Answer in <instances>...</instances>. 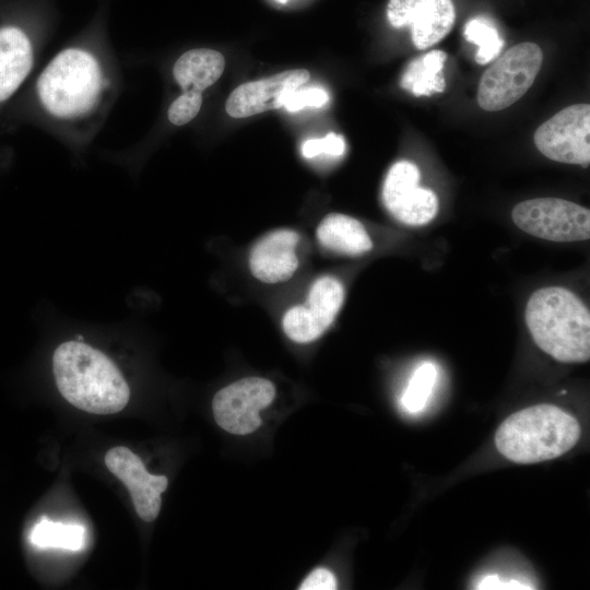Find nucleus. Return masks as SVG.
<instances>
[{
	"instance_id": "39448f33",
	"label": "nucleus",
	"mask_w": 590,
	"mask_h": 590,
	"mask_svg": "<svg viewBox=\"0 0 590 590\" xmlns=\"http://www.w3.org/2000/svg\"><path fill=\"white\" fill-rule=\"evenodd\" d=\"M542 61V49L535 43H520L509 48L481 76L479 106L486 111L511 106L532 86Z\"/></svg>"
},
{
	"instance_id": "f8f14e48",
	"label": "nucleus",
	"mask_w": 590,
	"mask_h": 590,
	"mask_svg": "<svg viewBox=\"0 0 590 590\" xmlns=\"http://www.w3.org/2000/svg\"><path fill=\"white\" fill-rule=\"evenodd\" d=\"M105 464L127 486L138 516L145 522L155 520L161 509V494L168 484L167 477L150 474L139 456L122 446L108 450Z\"/></svg>"
},
{
	"instance_id": "f3484780",
	"label": "nucleus",
	"mask_w": 590,
	"mask_h": 590,
	"mask_svg": "<svg viewBox=\"0 0 590 590\" xmlns=\"http://www.w3.org/2000/svg\"><path fill=\"white\" fill-rule=\"evenodd\" d=\"M225 68L224 56L214 49L196 48L182 54L173 67V76L186 91L201 92L214 84Z\"/></svg>"
},
{
	"instance_id": "bb28decb",
	"label": "nucleus",
	"mask_w": 590,
	"mask_h": 590,
	"mask_svg": "<svg viewBox=\"0 0 590 590\" xmlns=\"http://www.w3.org/2000/svg\"><path fill=\"white\" fill-rule=\"evenodd\" d=\"M278 1H280L281 3H285L287 0H278Z\"/></svg>"
},
{
	"instance_id": "20e7f679",
	"label": "nucleus",
	"mask_w": 590,
	"mask_h": 590,
	"mask_svg": "<svg viewBox=\"0 0 590 590\" xmlns=\"http://www.w3.org/2000/svg\"><path fill=\"white\" fill-rule=\"evenodd\" d=\"M103 87L97 59L87 50L60 51L43 70L36 93L40 105L51 116L73 119L91 111Z\"/></svg>"
},
{
	"instance_id": "1a4fd4ad",
	"label": "nucleus",
	"mask_w": 590,
	"mask_h": 590,
	"mask_svg": "<svg viewBox=\"0 0 590 590\" xmlns=\"http://www.w3.org/2000/svg\"><path fill=\"white\" fill-rule=\"evenodd\" d=\"M344 300L342 283L323 275L310 285L305 304L288 308L282 317L286 337L296 343H309L320 338L332 324Z\"/></svg>"
},
{
	"instance_id": "ddd939ff",
	"label": "nucleus",
	"mask_w": 590,
	"mask_h": 590,
	"mask_svg": "<svg viewBox=\"0 0 590 590\" xmlns=\"http://www.w3.org/2000/svg\"><path fill=\"white\" fill-rule=\"evenodd\" d=\"M309 76L305 69H293L243 83L229 94L226 113L233 118H245L283 107L285 97L305 84Z\"/></svg>"
},
{
	"instance_id": "dca6fc26",
	"label": "nucleus",
	"mask_w": 590,
	"mask_h": 590,
	"mask_svg": "<svg viewBox=\"0 0 590 590\" xmlns=\"http://www.w3.org/2000/svg\"><path fill=\"white\" fill-rule=\"evenodd\" d=\"M316 237L324 249L346 256H359L373 248L364 225L342 213L326 215L316 229Z\"/></svg>"
},
{
	"instance_id": "393cba45",
	"label": "nucleus",
	"mask_w": 590,
	"mask_h": 590,
	"mask_svg": "<svg viewBox=\"0 0 590 590\" xmlns=\"http://www.w3.org/2000/svg\"><path fill=\"white\" fill-rule=\"evenodd\" d=\"M298 589L334 590L337 589V580L334 575L329 569L317 568L307 576Z\"/></svg>"
},
{
	"instance_id": "4be33fe9",
	"label": "nucleus",
	"mask_w": 590,
	"mask_h": 590,
	"mask_svg": "<svg viewBox=\"0 0 590 590\" xmlns=\"http://www.w3.org/2000/svg\"><path fill=\"white\" fill-rule=\"evenodd\" d=\"M201 105V92L186 91L170 104L167 110L168 120L175 126L186 125L198 115Z\"/></svg>"
},
{
	"instance_id": "7ed1b4c3",
	"label": "nucleus",
	"mask_w": 590,
	"mask_h": 590,
	"mask_svg": "<svg viewBox=\"0 0 590 590\" xmlns=\"http://www.w3.org/2000/svg\"><path fill=\"white\" fill-rule=\"evenodd\" d=\"M577 418L552 404H536L509 415L497 428L495 445L508 460L536 463L557 458L579 440Z\"/></svg>"
},
{
	"instance_id": "a878e982",
	"label": "nucleus",
	"mask_w": 590,
	"mask_h": 590,
	"mask_svg": "<svg viewBox=\"0 0 590 590\" xmlns=\"http://www.w3.org/2000/svg\"><path fill=\"white\" fill-rule=\"evenodd\" d=\"M476 589H532L519 580H503L498 575H488L483 577L476 585Z\"/></svg>"
},
{
	"instance_id": "a211bd4d",
	"label": "nucleus",
	"mask_w": 590,
	"mask_h": 590,
	"mask_svg": "<svg viewBox=\"0 0 590 590\" xmlns=\"http://www.w3.org/2000/svg\"><path fill=\"white\" fill-rule=\"evenodd\" d=\"M446 60L447 54L437 49L415 58L405 68L400 86L416 97L444 92L442 68Z\"/></svg>"
},
{
	"instance_id": "412c9836",
	"label": "nucleus",
	"mask_w": 590,
	"mask_h": 590,
	"mask_svg": "<svg viewBox=\"0 0 590 590\" xmlns=\"http://www.w3.org/2000/svg\"><path fill=\"white\" fill-rule=\"evenodd\" d=\"M437 379V368L433 363H422L413 373L401 398L403 409L409 413L421 412L432 394Z\"/></svg>"
},
{
	"instance_id": "2eb2a0df",
	"label": "nucleus",
	"mask_w": 590,
	"mask_h": 590,
	"mask_svg": "<svg viewBox=\"0 0 590 590\" xmlns=\"http://www.w3.org/2000/svg\"><path fill=\"white\" fill-rule=\"evenodd\" d=\"M33 64L34 47L28 33L16 23H0V105L19 91Z\"/></svg>"
},
{
	"instance_id": "4468645a",
	"label": "nucleus",
	"mask_w": 590,
	"mask_h": 590,
	"mask_svg": "<svg viewBox=\"0 0 590 590\" xmlns=\"http://www.w3.org/2000/svg\"><path fill=\"white\" fill-rule=\"evenodd\" d=\"M298 241L299 234L291 228H279L263 235L249 251L248 266L253 278L267 284L290 280L298 268Z\"/></svg>"
},
{
	"instance_id": "0eeeda50",
	"label": "nucleus",
	"mask_w": 590,
	"mask_h": 590,
	"mask_svg": "<svg viewBox=\"0 0 590 590\" xmlns=\"http://www.w3.org/2000/svg\"><path fill=\"white\" fill-rule=\"evenodd\" d=\"M590 105L568 106L534 132L536 149L547 158L587 167L590 164Z\"/></svg>"
},
{
	"instance_id": "6ab92c4d",
	"label": "nucleus",
	"mask_w": 590,
	"mask_h": 590,
	"mask_svg": "<svg viewBox=\"0 0 590 590\" xmlns=\"http://www.w3.org/2000/svg\"><path fill=\"white\" fill-rule=\"evenodd\" d=\"M85 530L80 524L54 522L43 518L30 532V541L38 547H61L79 551L84 546Z\"/></svg>"
},
{
	"instance_id": "b1692460",
	"label": "nucleus",
	"mask_w": 590,
	"mask_h": 590,
	"mask_svg": "<svg viewBox=\"0 0 590 590\" xmlns=\"http://www.w3.org/2000/svg\"><path fill=\"white\" fill-rule=\"evenodd\" d=\"M345 151L344 139L337 133L330 132L322 139L307 140L302 148L303 155L307 158L327 154L341 156Z\"/></svg>"
},
{
	"instance_id": "6e6552de",
	"label": "nucleus",
	"mask_w": 590,
	"mask_h": 590,
	"mask_svg": "<svg viewBox=\"0 0 590 590\" xmlns=\"http://www.w3.org/2000/svg\"><path fill=\"white\" fill-rule=\"evenodd\" d=\"M275 397L274 385L261 377L241 378L219 390L212 401L215 422L234 435H248L262 423L260 410Z\"/></svg>"
},
{
	"instance_id": "9b49d317",
	"label": "nucleus",
	"mask_w": 590,
	"mask_h": 590,
	"mask_svg": "<svg viewBox=\"0 0 590 590\" xmlns=\"http://www.w3.org/2000/svg\"><path fill=\"white\" fill-rule=\"evenodd\" d=\"M387 17L393 27L409 26L414 46L426 49L449 34L456 8L452 0H389Z\"/></svg>"
},
{
	"instance_id": "f03ea898",
	"label": "nucleus",
	"mask_w": 590,
	"mask_h": 590,
	"mask_svg": "<svg viewBox=\"0 0 590 590\" xmlns=\"http://www.w3.org/2000/svg\"><path fill=\"white\" fill-rule=\"evenodd\" d=\"M526 323L534 343L564 363L590 357V312L573 292L559 286L535 291L526 307Z\"/></svg>"
},
{
	"instance_id": "f257e3e1",
	"label": "nucleus",
	"mask_w": 590,
	"mask_h": 590,
	"mask_svg": "<svg viewBox=\"0 0 590 590\" xmlns=\"http://www.w3.org/2000/svg\"><path fill=\"white\" fill-rule=\"evenodd\" d=\"M52 374L61 396L88 413H117L130 399L129 385L118 366L81 335L56 347Z\"/></svg>"
},
{
	"instance_id": "aec40b11",
	"label": "nucleus",
	"mask_w": 590,
	"mask_h": 590,
	"mask_svg": "<svg viewBox=\"0 0 590 590\" xmlns=\"http://www.w3.org/2000/svg\"><path fill=\"white\" fill-rule=\"evenodd\" d=\"M463 35L468 42L479 47L475 55V61L479 64L493 61L504 47V39L498 30L484 16L469 20L464 25Z\"/></svg>"
},
{
	"instance_id": "9d476101",
	"label": "nucleus",
	"mask_w": 590,
	"mask_h": 590,
	"mask_svg": "<svg viewBox=\"0 0 590 590\" xmlns=\"http://www.w3.org/2000/svg\"><path fill=\"white\" fill-rule=\"evenodd\" d=\"M421 173L410 161H399L388 170L382 186V201L399 222L417 226L430 222L438 212V198L418 186Z\"/></svg>"
},
{
	"instance_id": "423d86ee",
	"label": "nucleus",
	"mask_w": 590,
	"mask_h": 590,
	"mask_svg": "<svg viewBox=\"0 0 590 590\" xmlns=\"http://www.w3.org/2000/svg\"><path fill=\"white\" fill-rule=\"evenodd\" d=\"M511 217L517 227L542 239L570 243L590 237V211L559 198H535L515 205Z\"/></svg>"
},
{
	"instance_id": "5701e85b",
	"label": "nucleus",
	"mask_w": 590,
	"mask_h": 590,
	"mask_svg": "<svg viewBox=\"0 0 590 590\" xmlns=\"http://www.w3.org/2000/svg\"><path fill=\"white\" fill-rule=\"evenodd\" d=\"M329 101V95L322 88H296L284 101L283 107L288 111H298L304 107H320Z\"/></svg>"
}]
</instances>
